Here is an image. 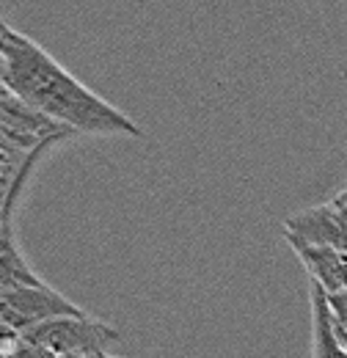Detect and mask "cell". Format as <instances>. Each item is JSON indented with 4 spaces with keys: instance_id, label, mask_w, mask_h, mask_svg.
Returning a JSON list of instances; mask_svg holds the SVG:
<instances>
[{
    "instance_id": "7a4b0ae2",
    "label": "cell",
    "mask_w": 347,
    "mask_h": 358,
    "mask_svg": "<svg viewBox=\"0 0 347 358\" xmlns=\"http://www.w3.org/2000/svg\"><path fill=\"white\" fill-rule=\"evenodd\" d=\"M25 345L39 348L52 356L99 358L111 356V348L119 342V331L97 317H58L20 336Z\"/></svg>"
},
{
    "instance_id": "3957f363",
    "label": "cell",
    "mask_w": 347,
    "mask_h": 358,
    "mask_svg": "<svg viewBox=\"0 0 347 358\" xmlns=\"http://www.w3.org/2000/svg\"><path fill=\"white\" fill-rule=\"evenodd\" d=\"M83 309L72 303L66 295L52 289L50 284L42 287H17L0 292V322L20 339L22 334L39 328L58 317H83Z\"/></svg>"
},
{
    "instance_id": "52a82bcc",
    "label": "cell",
    "mask_w": 347,
    "mask_h": 358,
    "mask_svg": "<svg viewBox=\"0 0 347 358\" xmlns=\"http://www.w3.org/2000/svg\"><path fill=\"white\" fill-rule=\"evenodd\" d=\"M14 342H17V336L0 322V348H8V345H14Z\"/></svg>"
},
{
    "instance_id": "9c48e42d",
    "label": "cell",
    "mask_w": 347,
    "mask_h": 358,
    "mask_svg": "<svg viewBox=\"0 0 347 358\" xmlns=\"http://www.w3.org/2000/svg\"><path fill=\"white\" fill-rule=\"evenodd\" d=\"M337 199H342V201H345V204H347V187H345V190H342V193H339V196H337Z\"/></svg>"
},
{
    "instance_id": "ba28073f",
    "label": "cell",
    "mask_w": 347,
    "mask_h": 358,
    "mask_svg": "<svg viewBox=\"0 0 347 358\" xmlns=\"http://www.w3.org/2000/svg\"><path fill=\"white\" fill-rule=\"evenodd\" d=\"M0 358H14V350H11V345H8V348H0Z\"/></svg>"
},
{
    "instance_id": "6da1fadb",
    "label": "cell",
    "mask_w": 347,
    "mask_h": 358,
    "mask_svg": "<svg viewBox=\"0 0 347 358\" xmlns=\"http://www.w3.org/2000/svg\"><path fill=\"white\" fill-rule=\"evenodd\" d=\"M3 83L22 105L75 135H141L125 110L102 99L58 64L39 42L6 28L0 36Z\"/></svg>"
},
{
    "instance_id": "5b68a950",
    "label": "cell",
    "mask_w": 347,
    "mask_h": 358,
    "mask_svg": "<svg viewBox=\"0 0 347 358\" xmlns=\"http://www.w3.org/2000/svg\"><path fill=\"white\" fill-rule=\"evenodd\" d=\"M298 259L311 275V284L320 287L328 298L347 295V251H331V248H311L301 243H290Z\"/></svg>"
},
{
    "instance_id": "30bf717a",
    "label": "cell",
    "mask_w": 347,
    "mask_h": 358,
    "mask_svg": "<svg viewBox=\"0 0 347 358\" xmlns=\"http://www.w3.org/2000/svg\"><path fill=\"white\" fill-rule=\"evenodd\" d=\"M102 358H122V356H113V353H111V356H102Z\"/></svg>"
},
{
    "instance_id": "277c9868",
    "label": "cell",
    "mask_w": 347,
    "mask_h": 358,
    "mask_svg": "<svg viewBox=\"0 0 347 358\" xmlns=\"http://www.w3.org/2000/svg\"><path fill=\"white\" fill-rule=\"evenodd\" d=\"M287 243H301L311 248L347 251V204L331 199L325 204L301 210L284 221Z\"/></svg>"
},
{
    "instance_id": "8992f818",
    "label": "cell",
    "mask_w": 347,
    "mask_h": 358,
    "mask_svg": "<svg viewBox=\"0 0 347 358\" xmlns=\"http://www.w3.org/2000/svg\"><path fill=\"white\" fill-rule=\"evenodd\" d=\"M42 284L47 281L31 268V262L20 251L14 218H8L0 226V292L17 289V287H42Z\"/></svg>"
}]
</instances>
